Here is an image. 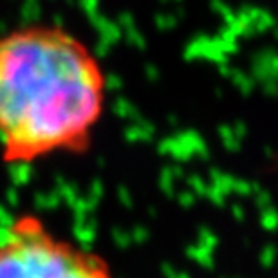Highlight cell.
Segmentation results:
<instances>
[{
	"label": "cell",
	"instance_id": "7a4b0ae2",
	"mask_svg": "<svg viewBox=\"0 0 278 278\" xmlns=\"http://www.w3.org/2000/svg\"><path fill=\"white\" fill-rule=\"evenodd\" d=\"M0 278H112L101 255L53 231L35 213H20L0 231Z\"/></svg>",
	"mask_w": 278,
	"mask_h": 278
},
{
	"label": "cell",
	"instance_id": "6da1fadb",
	"mask_svg": "<svg viewBox=\"0 0 278 278\" xmlns=\"http://www.w3.org/2000/svg\"><path fill=\"white\" fill-rule=\"evenodd\" d=\"M107 79L94 53L56 25L0 36V150L7 164L85 154L103 118Z\"/></svg>",
	"mask_w": 278,
	"mask_h": 278
}]
</instances>
